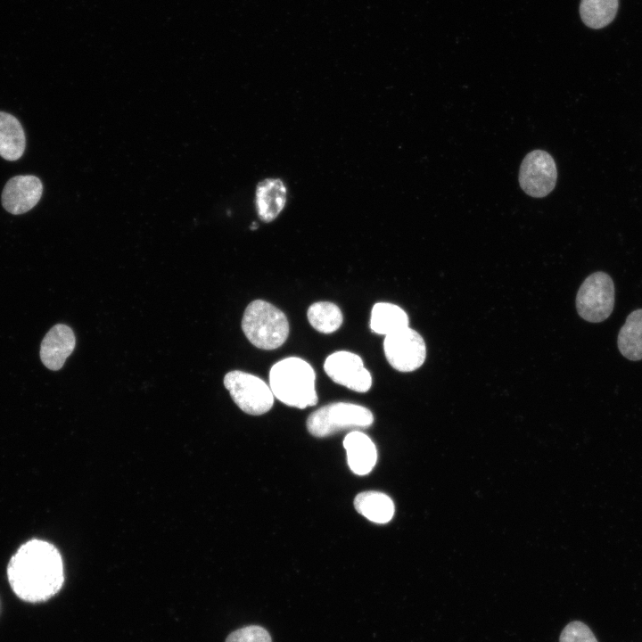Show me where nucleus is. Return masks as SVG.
Wrapping results in <instances>:
<instances>
[{
    "instance_id": "obj_1",
    "label": "nucleus",
    "mask_w": 642,
    "mask_h": 642,
    "mask_svg": "<svg viewBox=\"0 0 642 642\" xmlns=\"http://www.w3.org/2000/svg\"><path fill=\"white\" fill-rule=\"evenodd\" d=\"M7 575L12 590L20 598L31 603L45 601L63 584L62 560L54 546L32 539L12 556Z\"/></svg>"
},
{
    "instance_id": "obj_15",
    "label": "nucleus",
    "mask_w": 642,
    "mask_h": 642,
    "mask_svg": "<svg viewBox=\"0 0 642 642\" xmlns=\"http://www.w3.org/2000/svg\"><path fill=\"white\" fill-rule=\"evenodd\" d=\"M26 138L20 121L12 114L0 111V156L13 161L25 150Z\"/></svg>"
},
{
    "instance_id": "obj_18",
    "label": "nucleus",
    "mask_w": 642,
    "mask_h": 642,
    "mask_svg": "<svg viewBox=\"0 0 642 642\" xmlns=\"http://www.w3.org/2000/svg\"><path fill=\"white\" fill-rule=\"evenodd\" d=\"M619 0H581L580 14L584 24L592 29H602L614 19Z\"/></svg>"
},
{
    "instance_id": "obj_19",
    "label": "nucleus",
    "mask_w": 642,
    "mask_h": 642,
    "mask_svg": "<svg viewBox=\"0 0 642 642\" xmlns=\"http://www.w3.org/2000/svg\"><path fill=\"white\" fill-rule=\"evenodd\" d=\"M307 317L311 326L322 333L337 331L343 321L340 308L330 301H317L311 304Z\"/></svg>"
},
{
    "instance_id": "obj_9",
    "label": "nucleus",
    "mask_w": 642,
    "mask_h": 642,
    "mask_svg": "<svg viewBox=\"0 0 642 642\" xmlns=\"http://www.w3.org/2000/svg\"><path fill=\"white\" fill-rule=\"evenodd\" d=\"M326 374L336 383L358 391L366 392L372 386V375L362 358L350 351L339 350L329 355L324 363Z\"/></svg>"
},
{
    "instance_id": "obj_21",
    "label": "nucleus",
    "mask_w": 642,
    "mask_h": 642,
    "mask_svg": "<svg viewBox=\"0 0 642 642\" xmlns=\"http://www.w3.org/2000/svg\"><path fill=\"white\" fill-rule=\"evenodd\" d=\"M559 642H597V640L586 624L575 621L564 628Z\"/></svg>"
},
{
    "instance_id": "obj_4",
    "label": "nucleus",
    "mask_w": 642,
    "mask_h": 642,
    "mask_svg": "<svg viewBox=\"0 0 642 642\" xmlns=\"http://www.w3.org/2000/svg\"><path fill=\"white\" fill-rule=\"evenodd\" d=\"M374 423L372 412L364 406L349 402H334L312 412L307 428L315 437H326L350 429H362Z\"/></svg>"
},
{
    "instance_id": "obj_14",
    "label": "nucleus",
    "mask_w": 642,
    "mask_h": 642,
    "mask_svg": "<svg viewBox=\"0 0 642 642\" xmlns=\"http://www.w3.org/2000/svg\"><path fill=\"white\" fill-rule=\"evenodd\" d=\"M354 507L369 521L380 524L389 523L395 511L394 503L388 495L372 490L358 494Z\"/></svg>"
},
{
    "instance_id": "obj_13",
    "label": "nucleus",
    "mask_w": 642,
    "mask_h": 642,
    "mask_svg": "<svg viewBox=\"0 0 642 642\" xmlns=\"http://www.w3.org/2000/svg\"><path fill=\"white\" fill-rule=\"evenodd\" d=\"M256 209L260 220L271 222L284 210L286 202V187L279 178H268L256 188Z\"/></svg>"
},
{
    "instance_id": "obj_8",
    "label": "nucleus",
    "mask_w": 642,
    "mask_h": 642,
    "mask_svg": "<svg viewBox=\"0 0 642 642\" xmlns=\"http://www.w3.org/2000/svg\"><path fill=\"white\" fill-rule=\"evenodd\" d=\"M557 178L556 162L546 151L534 150L523 160L519 184L530 196L542 198L555 188Z\"/></svg>"
},
{
    "instance_id": "obj_6",
    "label": "nucleus",
    "mask_w": 642,
    "mask_h": 642,
    "mask_svg": "<svg viewBox=\"0 0 642 642\" xmlns=\"http://www.w3.org/2000/svg\"><path fill=\"white\" fill-rule=\"evenodd\" d=\"M224 385L234 402L246 414L259 416L267 413L274 404V394L259 377L240 370L228 372Z\"/></svg>"
},
{
    "instance_id": "obj_12",
    "label": "nucleus",
    "mask_w": 642,
    "mask_h": 642,
    "mask_svg": "<svg viewBox=\"0 0 642 642\" xmlns=\"http://www.w3.org/2000/svg\"><path fill=\"white\" fill-rule=\"evenodd\" d=\"M347 461L350 470L358 475H366L374 467L377 450L372 440L364 432L352 431L343 440Z\"/></svg>"
},
{
    "instance_id": "obj_2",
    "label": "nucleus",
    "mask_w": 642,
    "mask_h": 642,
    "mask_svg": "<svg viewBox=\"0 0 642 642\" xmlns=\"http://www.w3.org/2000/svg\"><path fill=\"white\" fill-rule=\"evenodd\" d=\"M269 387L274 397L287 406L303 409L317 403L315 370L300 358L275 363L269 371Z\"/></svg>"
},
{
    "instance_id": "obj_7",
    "label": "nucleus",
    "mask_w": 642,
    "mask_h": 642,
    "mask_svg": "<svg viewBox=\"0 0 642 642\" xmlns=\"http://www.w3.org/2000/svg\"><path fill=\"white\" fill-rule=\"evenodd\" d=\"M383 351L389 364L399 372H411L419 368L426 357L423 337L408 326L386 335Z\"/></svg>"
},
{
    "instance_id": "obj_10",
    "label": "nucleus",
    "mask_w": 642,
    "mask_h": 642,
    "mask_svg": "<svg viewBox=\"0 0 642 642\" xmlns=\"http://www.w3.org/2000/svg\"><path fill=\"white\" fill-rule=\"evenodd\" d=\"M42 193L43 185L36 176H15L7 181L3 189L2 204L11 214H23L36 206Z\"/></svg>"
},
{
    "instance_id": "obj_20",
    "label": "nucleus",
    "mask_w": 642,
    "mask_h": 642,
    "mask_svg": "<svg viewBox=\"0 0 642 642\" xmlns=\"http://www.w3.org/2000/svg\"><path fill=\"white\" fill-rule=\"evenodd\" d=\"M226 642H272L269 632L263 627L250 625L230 633Z\"/></svg>"
},
{
    "instance_id": "obj_17",
    "label": "nucleus",
    "mask_w": 642,
    "mask_h": 642,
    "mask_svg": "<svg viewBox=\"0 0 642 642\" xmlns=\"http://www.w3.org/2000/svg\"><path fill=\"white\" fill-rule=\"evenodd\" d=\"M620 352L628 359H642V309L632 311L620 329L617 339Z\"/></svg>"
},
{
    "instance_id": "obj_5",
    "label": "nucleus",
    "mask_w": 642,
    "mask_h": 642,
    "mask_svg": "<svg viewBox=\"0 0 642 642\" xmlns=\"http://www.w3.org/2000/svg\"><path fill=\"white\" fill-rule=\"evenodd\" d=\"M614 306V284L611 276L602 271L588 276L576 296L578 314L586 321L599 323L612 314Z\"/></svg>"
},
{
    "instance_id": "obj_11",
    "label": "nucleus",
    "mask_w": 642,
    "mask_h": 642,
    "mask_svg": "<svg viewBox=\"0 0 642 642\" xmlns=\"http://www.w3.org/2000/svg\"><path fill=\"white\" fill-rule=\"evenodd\" d=\"M75 345L76 338L72 329L64 324H57L50 328L42 340L40 359L45 367L57 371L62 367Z\"/></svg>"
},
{
    "instance_id": "obj_3",
    "label": "nucleus",
    "mask_w": 642,
    "mask_h": 642,
    "mask_svg": "<svg viewBox=\"0 0 642 642\" xmlns=\"http://www.w3.org/2000/svg\"><path fill=\"white\" fill-rule=\"evenodd\" d=\"M285 314L273 304L263 300L251 301L244 310L242 329L255 347L275 350L282 346L289 335Z\"/></svg>"
},
{
    "instance_id": "obj_16",
    "label": "nucleus",
    "mask_w": 642,
    "mask_h": 642,
    "mask_svg": "<svg viewBox=\"0 0 642 642\" xmlns=\"http://www.w3.org/2000/svg\"><path fill=\"white\" fill-rule=\"evenodd\" d=\"M407 326V314L398 305L377 302L373 306L369 322L373 333L386 336Z\"/></svg>"
}]
</instances>
